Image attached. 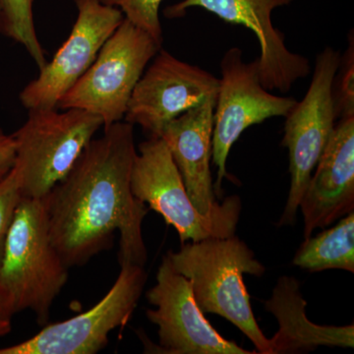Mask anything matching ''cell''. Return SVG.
I'll return each instance as SVG.
<instances>
[{"label":"cell","instance_id":"obj_8","mask_svg":"<svg viewBox=\"0 0 354 354\" xmlns=\"http://www.w3.org/2000/svg\"><path fill=\"white\" fill-rule=\"evenodd\" d=\"M221 69L212 138V160L218 169L216 197L221 196V184L228 176V153L242 133L268 118H286L297 104L293 97L269 93L261 83L258 59L247 64L241 48H232L225 53Z\"/></svg>","mask_w":354,"mask_h":354},{"label":"cell","instance_id":"obj_15","mask_svg":"<svg viewBox=\"0 0 354 354\" xmlns=\"http://www.w3.org/2000/svg\"><path fill=\"white\" fill-rule=\"evenodd\" d=\"M216 100L211 97L169 121L160 136L169 148L191 201L204 215L221 208L209 167Z\"/></svg>","mask_w":354,"mask_h":354},{"label":"cell","instance_id":"obj_3","mask_svg":"<svg viewBox=\"0 0 354 354\" xmlns=\"http://www.w3.org/2000/svg\"><path fill=\"white\" fill-rule=\"evenodd\" d=\"M68 269L51 243L43 200L21 198L0 265V288L14 313L31 310L46 326L51 306L68 281Z\"/></svg>","mask_w":354,"mask_h":354},{"label":"cell","instance_id":"obj_1","mask_svg":"<svg viewBox=\"0 0 354 354\" xmlns=\"http://www.w3.org/2000/svg\"><path fill=\"white\" fill-rule=\"evenodd\" d=\"M134 125L118 121L93 139L43 201L48 234L67 267L86 264L120 232L118 262L145 267L142 223L149 209L133 195Z\"/></svg>","mask_w":354,"mask_h":354},{"label":"cell","instance_id":"obj_9","mask_svg":"<svg viewBox=\"0 0 354 354\" xmlns=\"http://www.w3.org/2000/svg\"><path fill=\"white\" fill-rule=\"evenodd\" d=\"M109 292L92 308L64 322L50 324L31 339L0 348V354H95L113 330L124 327L147 283L144 267L121 266Z\"/></svg>","mask_w":354,"mask_h":354},{"label":"cell","instance_id":"obj_21","mask_svg":"<svg viewBox=\"0 0 354 354\" xmlns=\"http://www.w3.org/2000/svg\"><path fill=\"white\" fill-rule=\"evenodd\" d=\"M342 71L335 78L339 84H334L335 109L337 118L354 115V55L353 39L349 41V48L344 57H342Z\"/></svg>","mask_w":354,"mask_h":354},{"label":"cell","instance_id":"obj_22","mask_svg":"<svg viewBox=\"0 0 354 354\" xmlns=\"http://www.w3.org/2000/svg\"><path fill=\"white\" fill-rule=\"evenodd\" d=\"M16 162V145L13 135L0 128V181L12 171Z\"/></svg>","mask_w":354,"mask_h":354},{"label":"cell","instance_id":"obj_24","mask_svg":"<svg viewBox=\"0 0 354 354\" xmlns=\"http://www.w3.org/2000/svg\"><path fill=\"white\" fill-rule=\"evenodd\" d=\"M11 320L10 319L2 318L0 317V337H3L11 332Z\"/></svg>","mask_w":354,"mask_h":354},{"label":"cell","instance_id":"obj_12","mask_svg":"<svg viewBox=\"0 0 354 354\" xmlns=\"http://www.w3.org/2000/svg\"><path fill=\"white\" fill-rule=\"evenodd\" d=\"M147 318L158 326L160 353L254 354L216 332L196 304L189 281L172 268L167 255L158 267L157 283L147 292Z\"/></svg>","mask_w":354,"mask_h":354},{"label":"cell","instance_id":"obj_7","mask_svg":"<svg viewBox=\"0 0 354 354\" xmlns=\"http://www.w3.org/2000/svg\"><path fill=\"white\" fill-rule=\"evenodd\" d=\"M341 62L339 51L332 48L318 55L306 95L286 116L281 145L288 150L291 181L279 227L297 220L310 177L334 132L337 118L334 84Z\"/></svg>","mask_w":354,"mask_h":354},{"label":"cell","instance_id":"obj_10","mask_svg":"<svg viewBox=\"0 0 354 354\" xmlns=\"http://www.w3.org/2000/svg\"><path fill=\"white\" fill-rule=\"evenodd\" d=\"M133 91L124 121L160 137L169 121L218 95L220 79L160 48Z\"/></svg>","mask_w":354,"mask_h":354},{"label":"cell","instance_id":"obj_14","mask_svg":"<svg viewBox=\"0 0 354 354\" xmlns=\"http://www.w3.org/2000/svg\"><path fill=\"white\" fill-rule=\"evenodd\" d=\"M314 171L299 204L304 241L354 212V115L339 118Z\"/></svg>","mask_w":354,"mask_h":354},{"label":"cell","instance_id":"obj_5","mask_svg":"<svg viewBox=\"0 0 354 354\" xmlns=\"http://www.w3.org/2000/svg\"><path fill=\"white\" fill-rule=\"evenodd\" d=\"M130 183L137 199L148 204L167 225L176 228L181 243L234 235L241 220V197L232 195L221 202L218 211L207 215L200 213L191 201L183 177L160 137H150L140 144Z\"/></svg>","mask_w":354,"mask_h":354},{"label":"cell","instance_id":"obj_13","mask_svg":"<svg viewBox=\"0 0 354 354\" xmlns=\"http://www.w3.org/2000/svg\"><path fill=\"white\" fill-rule=\"evenodd\" d=\"M292 0H183L167 7V18L185 15L192 7H201L232 25L244 26L257 37L260 44L258 59L261 83L268 91L286 94L293 84L309 75L308 59L291 53L285 44V35L274 28L272 13Z\"/></svg>","mask_w":354,"mask_h":354},{"label":"cell","instance_id":"obj_17","mask_svg":"<svg viewBox=\"0 0 354 354\" xmlns=\"http://www.w3.org/2000/svg\"><path fill=\"white\" fill-rule=\"evenodd\" d=\"M293 265L310 272L344 270L354 272V212L316 236L305 239Z\"/></svg>","mask_w":354,"mask_h":354},{"label":"cell","instance_id":"obj_2","mask_svg":"<svg viewBox=\"0 0 354 354\" xmlns=\"http://www.w3.org/2000/svg\"><path fill=\"white\" fill-rule=\"evenodd\" d=\"M172 268L189 281L203 313L227 319L250 339L256 353L271 354L270 339L261 330L243 274L262 277L266 268L245 242L232 235L185 242L167 254Z\"/></svg>","mask_w":354,"mask_h":354},{"label":"cell","instance_id":"obj_20","mask_svg":"<svg viewBox=\"0 0 354 354\" xmlns=\"http://www.w3.org/2000/svg\"><path fill=\"white\" fill-rule=\"evenodd\" d=\"M21 198L22 193L19 174L13 167L12 171L0 181V265L3 257L7 235Z\"/></svg>","mask_w":354,"mask_h":354},{"label":"cell","instance_id":"obj_16","mask_svg":"<svg viewBox=\"0 0 354 354\" xmlns=\"http://www.w3.org/2000/svg\"><path fill=\"white\" fill-rule=\"evenodd\" d=\"M265 309L279 323L278 332L270 339L271 354L307 353L323 346L353 348V325L320 326L309 320L297 279L279 278Z\"/></svg>","mask_w":354,"mask_h":354},{"label":"cell","instance_id":"obj_23","mask_svg":"<svg viewBox=\"0 0 354 354\" xmlns=\"http://www.w3.org/2000/svg\"><path fill=\"white\" fill-rule=\"evenodd\" d=\"M12 304L10 298L3 288H0V317L2 318L10 319L14 315Z\"/></svg>","mask_w":354,"mask_h":354},{"label":"cell","instance_id":"obj_4","mask_svg":"<svg viewBox=\"0 0 354 354\" xmlns=\"http://www.w3.org/2000/svg\"><path fill=\"white\" fill-rule=\"evenodd\" d=\"M104 127L100 116L82 109H39L13 137L15 167L23 197L43 200L64 178L95 133Z\"/></svg>","mask_w":354,"mask_h":354},{"label":"cell","instance_id":"obj_11","mask_svg":"<svg viewBox=\"0 0 354 354\" xmlns=\"http://www.w3.org/2000/svg\"><path fill=\"white\" fill-rule=\"evenodd\" d=\"M77 19L68 38L39 76L20 93L24 108L55 109L58 102L95 62L109 37L124 19L115 7L101 0H74Z\"/></svg>","mask_w":354,"mask_h":354},{"label":"cell","instance_id":"obj_6","mask_svg":"<svg viewBox=\"0 0 354 354\" xmlns=\"http://www.w3.org/2000/svg\"><path fill=\"white\" fill-rule=\"evenodd\" d=\"M160 48L150 35L124 18L57 108L95 114L104 129L122 121L133 91Z\"/></svg>","mask_w":354,"mask_h":354},{"label":"cell","instance_id":"obj_18","mask_svg":"<svg viewBox=\"0 0 354 354\" xmlns=\"http://www.w3.org/2000/svg\"><path fill=\"white\" fill-rule=\"evenodd\" d=\"M32 3L34 0H0V32L24 46L41 69L48 62L37 35Z\"/></svg>","mask_w":354,"mask_h":354},{"label":"cell","instance_id":"obj_19","mask_svg":"<svg viewBox=\"0 0 354 354\" xmlns=\"http://www.w3.org/2000/svg\"><path fill=\"white\" fill-rule=\"evenodd\" d=\"M106 6L120 9L125 19L143 30L162 46V29L160 7L162 0H101Z\"/></svg>","mask_w":354,"mask_h":354}]
</instances>
